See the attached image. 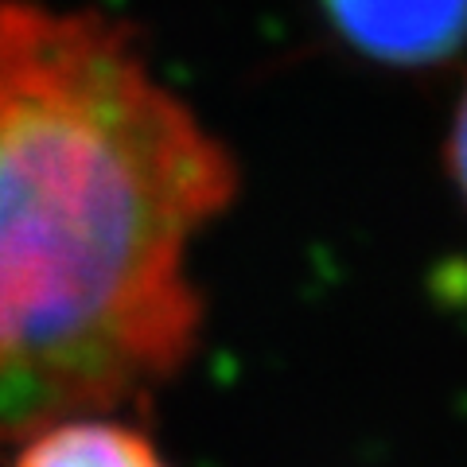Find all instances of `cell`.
I'll list each match as a JSON object with an SVG mask.
<instances>
[{"mask_svg": "<svg viewBox=\"0 0 467 467\" xmlns=\"http://www.w3.org/2000/svg\"><path fill=\"white\" fill-rule=\"evenodd\" d=\"M234 152L101 12L0 0V451L175 378Z\"/></svg>", "mask_w": 467, "mask_h": 467, "instance_id": "cell-1", "label": "cell"}, {"mask_svg": "<svg viewBox=\"0 0 467 467\" xmlns=\"http://www.w3.org/2000/svg\"><path fill=\"white\" fill-rule=\"evenodd\" d=\"M347 51L393 70L444 67L467 47V0H316Z\"/></svg>", "mask_w": 467, "mask_h": 467, "instance_id": "cell-2", "label": "cell"}, {"mask_svg": "<svg viewBox=\"0 0 467 467\" xmlns=\"http://www.w3.org/2000/svg\"><path fill=\"white\" fill-rule=\"evenodd\" d=\"M12 467H171L140 429L106 413H75L16 444Z\"/></svg>", "mask_w": 467, "mask_h": 467, "instance_id": "cell-3", "label": "cell"}, {"mask_svg": "<svg viewBox=\"0 0 467 467\" xmlns=\"http://www.w3.org/2000/svg\"><path fill=\"white\" fill-rule=\"evenodd\" d=\"M444 164L448 175L456 183L460 199L467 202V86L456 101V113H451V129H448V144H444Z\"/></svg>", "mask_w": 467, "mask_h": 467, "instance_id": "cell-4", "label": "cell"}]
</instances>
